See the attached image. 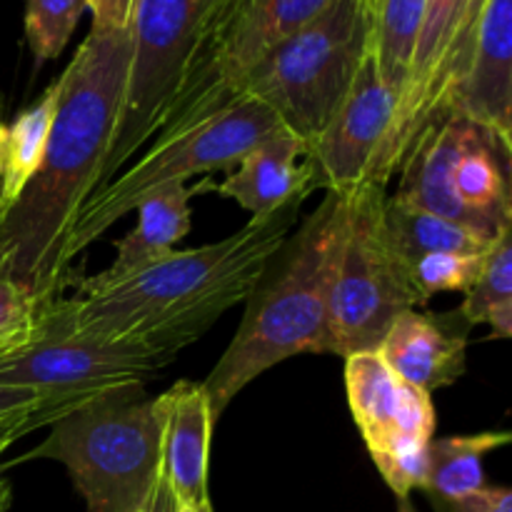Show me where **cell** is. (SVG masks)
Returning a JSON list of instances; mask_svg holds the SVG:
<instances>
[{
	"label": "cell",
	"mask_w": 512,
	"mask_h": 512,
	"mask_svg": "<svg viewBox=\"0 0 512 512\" xmlns=\"http://www.w3.org/2000/svg\"><path fill=\"white\" fill-rule=\"evenodd\" d=\"M305 198L250 218L218 243L173 250L138 273L85 278L73 298L45 305L43 323L75 338L148 350L173 363L233 305L245 303L273 255L298 225Z\"/></svg>",
	"instance_id": "1"
},
{
	"label": "cell",
	"mask_w": 512,
	"mask_h": 512,
	"mask_svg": "<svg viewBox=\"0 0 512 512\" xmlns=\"http://www.w3.org/2000/svg\"><path fill=\"white\" fill-rule=\"evenodd\" d=\"M128 28H90L58 78L60 95L45 155L18 203L0 220V278L40 303L63 298L70 233L98 190L100 168L123 108L130 70Z\"/></svg>",
	"instance_id": "2"
},
{
	"label": "cell",
	"mask_w": 512,
	"mask_h": 512,
	"mask_svg": "<svg viewBox=\"0 0 512 512\" xmlns=\"http://www.w3.org/2000/svg\"><path fill=\"white\" fill-rule=\"evenodd\" d=\"M350 220V193H330L273 255L203 390L218 423L253 380L295 355H328V303Z\"/></svg>",
	"instance_id": "3"
},
{
	"label": "cell",
	"mask_w": 512,
	"mask_h": 512,
	"mask_svg": "<svg viewBox=\"0 0 512 512\" xmlns=\"http://www.w3.org/2000/svg\"><path fill=\"white\" fill-rule=\"evenodd\" d=\"M25 460L65 465L88 512H143L163 460V398L108 390L55 420Z\"/></svg>",
	"instance_id": "4"
},
{
	"label": "cell",
	"mask_w": 512,
	"mask_h": 512,
	"mask_svg": "<svg viewBox=\"0 0 512 512\" xmlns=\"http://www.w3.org/2000/svg\"><path fill=\"white\" fill-rule=\"evenodd\" d=\"M370 50L368 0H335L275 45L238 85L305 145L330 123Z\"/></svg>",
	"instance_id": "5"
},
{
	"label": "cell",
	"mask_w": 512,
	"mask_h": 512,
	"mask_svg": "<svg viewBox=\"0 0 512 512\" xmlns=\"http://www.w3.org/2000/svg\"><path fill=\"white\" fill-rule=\"evenodd\" d=\"M278 130L283 123L273 110L253 98H240L190 130L150 140V148L128 170H120L83 205L65 250L68 268L145 198L195 175L230 170L253 145Z\"/></svg>",
	"instance_id": "6"
},
{
	"label": "cell",
	"mask_w": 512,
	"mask_h": 512,
	"mask_svg": "<svg viewBox=\"0 0 512 512\" xmlns=\"http://www.w3.org/2000/svg\"><path fill=\"white\" fill-rule=\"evenodd\" d=\"M385 198L388 190L378 183L350 193L348 230L330 285L328 355L378 350L398 315L425 305L385 223Z\"/></svg>",
	"instance_id": "7"
},
{
	"label": "cell",
	"mask_w": 512,
	"mask_h": 512,
	"mask_svg": "<svg viewBox=\"0 0 512 512\" xmlns=\"http://www.w3.org/2000/svg\"><path fill=\"white\" fill-rule=\"evenodd\" d=\"M218 0H135L123 108L100 168L98 188L115 178L163 125Z\"/></svg>",
	"instance_id": "8"
},
{
	"label": "cell",
	"mask_w": 512,
	"mask_h": 512,
	"mask_svg": "<svg viewBox=\"0 0 512 512\" xmlns=\"http://www.w3.org/2000/svg\"><path fill=\"white\" fill-rule=\"evenodd\" d=\"M335 0H218L155 138L183 133L233 105L245 75ZM153 138V140H155Z\"/></svg>",
	"instance_id": "9"
},
{
	"label": "cell",
	"mask_w": 512,
	"mask_h": 512,
	"mask_svg": "<svg viewBox=\"0 0 512 512\" xmlns=\"http://www.w3.org/2000/svg\"><path fill=\"white\" fill-rule=\"evenodd\" d=\"M165 365L163 355L75 338L40 323L33 343L0 358V385L43 395L60 420L108 390L145 388Z\"/></svg>",
	"instance_id": "10"
},
{
	"label": "cell",
	"mask_w": 512,
	"mask_h": 512,
	"mask_svg": "<svg viewBox=\"0 0 512 512\" xmlns=\"http://www.w3.org/2000/svg\"><path fill=\"white\" fill-rule=\"evenodd\" d=\"M400 95L380 78L370 50L330 123L305 145L315 185L330 193H353L368 180L385 143Z\"/></svg>",
	"instance_id": "11"
},
{
	"label": "cell",
	"mask_w": 512,
	"mask_h": 512,
	"mask_svg": "<svg viewBox=\"0 0 512 512\" xmlns=\"http://www.w3.org/2000/svg\"><path fill=\"white\" fill-rule=\"evenodd\" d=\"M345 393L368 453L435 438L433 395L405 383L378 350L345 358Z\"/></svg>",
	"instance_id": "12"
},
{
	"label": "cell",
	"mask_w": 512,
	"mask_h": 512,
	"mask_svg": "<svg viewBox=\"0 0 512 512\" xmlns=\"http://www.w3.org/2000/svg\"><path fill=\"white\" fill-rule=\"evenodd\" d=\"M443 113L458 115L512 148V0H485L463 75Z\"/></svg>",
	"instance_id": "13"
},
{
	"label": "cell",
	"mask_w": 512,
	"mask_h": 512,
	"mask_svg": "<svg viewBox=\"0 0 512 512\" xmlns=\"http://www.w3.org/2000/svg\"><path fill=\"white\" fill-rule=\"evenodd\" d=\"M163 398V460L160 473L168 480L178 508H210L208 463L215 420L203 383L180 380Z\"/></svg>",
	"instance_id": "14"
},
{
	"label": "cell",
	"mask_w": 512,
	"mask_h": 512,
	"mask_svg": "<svg viewBox=\"0 0 512 512\" xmlns=\"http://www.w3.org/2000/svg\"><path fill=\"white\" fill-rule=\"evenodd\" d=\"M378 355L405 383L433 395L463 378L468 325L458 315L405 310L380 340Z\"/></svg>",
	"instance_id": "15"
},
{
	"label": "cell",
	"mask_w": 512,
	"mask_h": 512,
	"mask_svg": "<svg viewBox=\"0 0 512 512\" xmlns=\"http://www.w3.org/2000/svg\"><path fill=\"white\" fill-rule=\"evenodd\" d=\"M215 190L253 218H265L290 200L308 198L318 185L305 158V140L283 128L253 145Z\"/></svg>",
	"instance_id": "16"
},
{
	"label": "cell",
	"mask_w": 512,
	"mask_h": 512,
	"mask_svg": "<svg viewBox=\"0 0 512 512\" xmlns=\"http://www.w3.org/2000/svg\"><path fill=\"white\" fill-rule=\"evenodd\" d=\"M465 128H468V120H460L458 115H435L433 123L418 135L408 158L400 165V188L395 198L420 210H428V213L443 215L455 223L468 225L485 238L495 240L498 235H490L488 228L460 203L458 193H455L453 168Z\"/></svg>",
	"instance_id": "17"
},
{
	"label": "cell",
	"mask_w": 512,
	"mask_h": 512,
	"mask_svg": "<svg viewBox=\"0 0 512 512\" xmlns=\"http://www.w3.org/2000/svg\"><path fill=\"white\" fill-rule=\"evenodd\" d=\"M510 150L493 135L468 123L453 168V185L460 203L488 228L500 235L512 228L510 203Z\"/></svg>",
	"instance_id": "18"
},
{
	"label": "cell",
	"mask_w": 512,
	"mask_h": 512,
	"mask_svg": "<svg viewBox=\"0 0 512 512\" xmlns=\"http://www.w3.org/2000/svg\"><path fill=\"white\" fill-rule=\"evenodd\" d=\"M190 198H193V190L185 183L168 185L145 198L135 208L138 225L115 243L113 263L93 278L100 283H110V280L138 273L145 265L173 253L193 225Z\"/></svg>",
	"instance_id": "19"
},
{
	"label": "cell",
	"mask_w": 512,
	"mask_h": 512,
	"mask_svg": "<svg viewBox=\"0 0 512 512\" xmlns=\"http://www.w3.org/2000/svg\"><path fill=\"white\" fill-rule=\"evenodd\" d=\"M58 95L60 85L55 80L10 123L0 120V220L18 203L43 160L50 125L58 110Z\"/></svg>",
	"instance_id": "20"
},
{
	"label": "cell",
	"mask_w": 512,
	"mask_h": 512,
	"mask_svg": "<svg viewBox=\"0 0 512 512\" xmlns=\"http://www.w3.org/2000/svg\"><path fill=\"white\" fill-rule=\"evenodd\" d=\"M512 440L508 430H485L473 435H445L433 438L428 448V480L425 490L438 503L468 498L485 488L483 458L505 448Z\"/></svg>",
	"instance_id": "21"
},
{
	"label": "cell",
	"mask_w": 512,
	"mask_h": 512,
	"mask_svg": "<svg viewBox=\"0 0 512 512\" xmlns=\"http://www.w3.org/2000/svg\"><path fill=\"white\" fill-rule=\"evenodd\" d=\"M385 223L408 263L428 253H485L493 245L478 230L403 203L395 195L385 198Z\"/></svg>",
	"instance_id": "22"
},
{
	"label": "cell",
	"mask_w": 512,
	"mask_h": 512,
	"mask_svg": "<svg viewBox=\"0 0 512 512\" xmlns=\"http://www.w3.org/2000/svg\"><path fill=\"white\" fill-rule=\"evenodd\" d=\"M423 13L425 0H368L370 58L398 95L408 80Z\"/></svg>",
	"instance_id": "23"
},
{
	"label": "cell",
	"mask_w": 512,
	"mask_h": 512,
	"mask_svg": "<svg viewBox=\"0 0 512 512\" xmlns=\"http://www.w3.org/2000/svg\"><path fill=\"white\" fill-rule=\"evenodd\" d=\"M455 315L468 328L490 325L500 340L512 335V228L493 240L478 280L470 285Z\"/></svg>",
	"instance_id": "24"
},
{
	"label": "cell",
	"mask_w": 512,
	"mask_h": 512,
	"mask_svg": "<svg viewBox=\"0 0 512 512\" xmlns=\"http://www.w3.org/2000/svg\"><path fill=\"white\" fill-rule=\"evenodd\" d=\"M88 0H28L25 3V38L38 63L55 60L73 38Z\"/></svg>",
	"instance_id": "25"
},
{
	"label": "cell",
	"mask_w": 512,
	"mask_h": 512,
	"mask_svg": "<svg viewBox=\"0 0 512 512\" xmlns=\"http://www.w3.org/2000/svg\"><path fill=\"white\" fill-rule=\"evenodd\" d=\"M490 250V248H488ZM485 250V253H488ZM485 253H428L410 260V278L423 300L448 290L468 293L483 270Z\"/></svg>",
	"instance_id": "26"
},
{
	"label": "cell",
	"mask_w": 512,
	"mask_h": 512,
	"mask_svg": "<svg viewBox=\"0 0 512 512\" xmlns=\"http://www.w3.org/2000/svg\"><path fill=\"white\" fill-rule=\"evenodd\" d=\"M45 305L25 285L0 278V358L38 338Z\"/></svg>",
	"instance_id": "27"
},
{
	"label": "cell",
	"mask_w": 512,
	"mask_h": 512,
	"mask_svg": "<svg viewBox=\"0 0 512 512\" xmlns=\"http://www.w3.org/2000/svg\"><path fill=\"white\" fill-rule=\"evenodd\" d=\"M428 443H403L395 448L370 453L380 478L385 480L395 498L405 500L413 495V490H425L428 480Z\"/></svg>",
	"instance_id": "28"
},
{
	"label": "cell",
	"mask_w": 512,
	"mask_h": 512,
	"mask_svg": "<svg viewBox=\"0 0 512 512\" xmlns=\"http://www.w3.org/2000/svg\"><path fill=\"white\" fill-rule=\"evenodd\" d=\"M20 418H35L40 428L55 423L53 410H50L48 400L43 395L33 393V390L0 385V423Z\"/></svg>",
	"instance_id": "29"
},
{
	"label": "cell",
	"mask_w": 512,
	"mask_h": 512,
	"mask_svg": "<svg viewBox=\"0 0 512 512\" xmlns=\"http://www.w3.org/2000/svg\"><path fill=\"white\" fill-rule=\"evenodd\" d=\"M438 505L440 512H512V493L500 485H485L468 498Z\"/></svg>",
	"instance_id": "30"
},
{
	"label": "cell",
	"mask_w": 512,
	"mask_h": 512,
	"mask_svg": "<svg viewBox=\"0 0 512 512\" xmlns=\"http://www.w3.org/2000/svg\"><path fill=\"white\" fill-rule=\"evenodd\" d=\"M95 28H128L135 0H88Z\"/></svg>",
	"instance_id": "31"
},
{
	"label": "cell",
	"mask_w": 512,
	"mask_h": 512,
	"mask_svg": "<svg viewBox=\"0 0 512 512\" xmlns=\"http://www.w3.org/2000/svg\"><path fill=\"white\" fill-rule=\"evenodd\" d=\"M38 420L35 418H20V420H8V423H0V458H3L5 450L13 443H18L20 438H25L28 433L38 430Z\"/></svg>",
	"instance_id": "32"
},
{
	"label": "cell",
	"mask_w": 512,
	"mask_h": 512,
	"mask_svg": "<svg viewBox=\"0 0 512 512\" xmlns=\"http://www.w3.org/2000/svg\"><path fill=\"white\" fill-rule=\"evenodd\" d=\"M145 512H178V503H175L173 493L168 488V480L163 478V473L158 475V483H155L153 495H150V503Z\"/></svg>",
	"instance_id": "33"
},
{
	"label": "cell",
	"mask_w": 512,
	"mask_h": 512,
	"mask_svg": "<svg viewBox=\"0 0 512 512\" xmlns=\"http://www.w3.org/2000/svg\"><path fill=\"white\" fill-rule=\"evenodd\" d=\"M10 498H13V493H10V485L0 478V512H8Z\"/></svg>",
	"instance_id": "34"
},
{
	"label": "cell",
	"mask_w": 512,
	"mask_h": 512,
	"mask_svg": "<svg viewBox=\"0 0 512 512\" xmlns=\"http://www.w3.org/2000/svg\"><path fill=\"white\" fill-rule=\"evenodd\" d=\"M398 512H418V508L410 503V498H405V500H398Z\"/></svg>",
	"instance_id": "35"
},
{
	"label": "cell",
	"mask_w": 512,
	"mask_h": 512,
	"mask_svg": "<svg viewBox=\"0 0 512 512\" xmlns=\"http://www.w3.org/2000/svg\"><path fill=\"white\" fill-rule=\"evenodd\" d=\"M178 512H213V505H210V508H200V510H193V508H178Z\"/></svg>",
	"instance_id": "36"
},
{
	"label": "cell",
	"mask_w": 512,
	"mask_h": 512,
	"mask_svg": "<svg viewBox=\"0 0 512 512\" xmlns=\"http://www.w3.org/2000/svg\"><path fill=\"white\" fill-rule=\"evenodd\" d=\"M0 120H3V95H0Z\"/></svg>",
	"instance_id": "37"
},
{
	"label": "cell",
	"mask_w": 512,
	"mask_h": 512,
	"mask_svg": "<svg viewBox=\"0 0 512 512\" xmlns=\"http://www.w3.org/2000/svg\"><path fill=\"white\" fill-rule=\"evenodd\" d=\"M143 512H145V510H143Z\"/></svg>",
	"instance_id": "38"
}]
</instances>
